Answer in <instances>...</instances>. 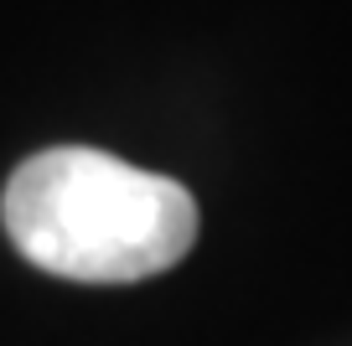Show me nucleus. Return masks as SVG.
<instances>
[{
	"label": "nucleus",
	"mask_w": 352,
	"mask_h": 346,
	"mask_svg": "<svg viewBox=\"0 0 352 346\" xmlns=\"http://www.w3.org/2000/svg\"><path fill=\"white\" fill-rule=\"evenodd\" d=\"M0 217L26 264L73 284L155 279L197 243L187 186L88 145H52L21 161L6 181Z\"/></svg>",
	"instance_id": "1"
}]
</instances>
